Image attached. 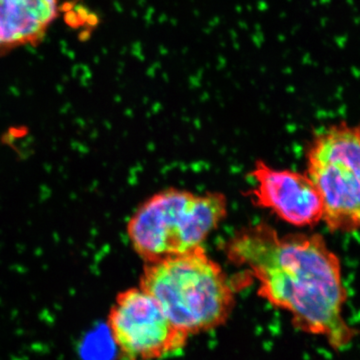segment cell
<instances>
[{
  "mask_svg": "<svg viewBox=\"0 0 360 360\" xmlns=\"http://www.w3.org/2000/svg\"><path fill=\"white\" fill-rule=\"evenodd\" d=\"M225 253L257 278L258 295L288 312L296 328L335 349L352 342L340 260L322 236H281L269 225H251L227 241Z\"/></svg>",
  "mask_w": 360,
  "mask_h": 360,
  "instance_id": "1",
  "label": "cell"
},
{
  "mask_svg": "<svg viewBox=\"0 0 360 360\" xmlns=\"http://www.w3.org/2000/svg\"><path fill=\"white\" fill-rule=\"evenodd\" d=\"M139 288L189 336L224 326L236 305L231 281L202 245L144 264Z\"/></svg>",
  "mask_w": 360,
  "mask_h": 360,
  "instance_id": "2",
  "label": "cell"
},
{
  "mask_svg": "<svg viewBox=\"0 0 360 360\" xmlns=\"http://www.w3.org/2000/svg\"><path fill=\"white\" fill-rule=\"evenodd\" d=\"M226 213L222 193L167 189L137 208L127 224V236L135 252L148 264L202 245Z\"/></svg>",
  "mask_w": 360,
  "mask_h": 360,
  "instance_id": "3",
  "label": "cell"
},
{
  "mask_svg": "<svg viewBox=\"0 0 360 360\" xmlns=\"http://www.w3.org/2000/svg\"><path fill=\"white\" fill-rule=\"evenodd\" d=\"M307 176L321 194L330 231L360 229V125L341 122L317 135L307 151Z\"/></svg>",
  "mask_w": 360,
  "mask_h": 360,
  "instance_id": "4",
  "label": "cell"
},
{
  "mask_svg": "<svg viewBox=\"0 0 360 360\" xmlns=\"http://www.w3.org/2000/svg\"><path fill=\"white\" fill-rule=\"evenodd\" d=\"M106 326L118 352L129 360L165 359L184 349L191 338L141 288L118 293Z\"/></svg>",
  "mask_w": 360,
  "mask_h": 360,
  "instance_id": "5",
  "label": "cell"
},
{
  "mask_svg": "<svg viewBox=\"0 0 360 360\" xmlns=\"http://www.w3.org/2000/svg\"><path fill=\"white\" fill-rule=\"evenodd\" d=\"M251 176L255 186L250 194L255 205L297 227L312 226L323 219L321 194L307 174L257 161Z\"/></svg>",
  "mask_w": 360,
  "mask_h": 360,
  "instance_id": "6",
  "label": "cell"
},
{
  "mask_svg": "<svg viewBox=\"0 0 360 360\" xmlns=\"http://www.w3.org/2000/svg\"><path fill=\"white\" fill-rule=\"evenodd\" d=\"M58 13V0H0V56L44 39Z\"/></svg>",
  "mask_w": 360,
  "mask_h": 360,
  "instance_id": "7",
  "label": "cell"
}]
</instances>
